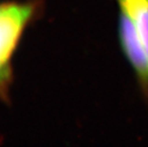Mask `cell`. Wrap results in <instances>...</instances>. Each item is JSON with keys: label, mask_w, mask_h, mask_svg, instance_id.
<instances>
[{"label": "cell", "mask_w": 148, "mask_h": 147, "mask_svg": "<svg viewBox=\"0 0 148 147\" xmlns=\"http://www.w3.org/2000/svg\"><path fill=\"white\" fill-rule=\"evenodd\" d=\"M34 10L30 4H0V96L6 95L11 79L12 55Z\"/></svg>", "instance_id": "1"}, {"label": "cell", "mask_w": 148, "mask_h": 147, "mask_svg": "<svg viewBox=\"0 0 148 147\" xmlns=\"http://www.w3.org/2000/svg\"><path fill=\"white\" fill-rule=\"evenodd\" d=\"M121 12L127 14L145 49L148 57V0H116Z\"/></svg>", "instance_id": "3"}, {"label": "cell", "mask_w": 148, "mask_h": 147, "mask_svg": "<svg viewBox=\"0 0 148 147\" xmlns=\"http://www.w3.org/2000/svg\"><path fill=\"white\" fill-rule=\"evenodd\" d=\"M119 37L121 49L137 76L138 83L148 95V57L131 19L121 12L119 18Z\"/></svg>", "instance_id": "2"}]
</instances>
